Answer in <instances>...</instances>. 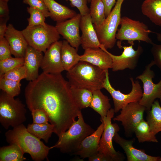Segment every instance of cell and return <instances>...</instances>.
<instances>
[{
	"label": "cell",
	"mask_w": 161,
	"mask_h": 161,
	"mask_svg": "<svg viewBox=\"0 0 161 161\" xmlns=\"http://www.w3.org/2000/svg\"><path fill=\"white\" fill-rule=\"evenodd\" d=\"M24 96L31 112L37 109L45 112L58 137L69 128L81 112L73 97L69 82L61 73L43 72L29 82Z\"/></svg>",
	"instance_id": "6da1fadb"
},
{
	"label": "cell",
	"mask_w": 161,
	"mask_h": 161,
	"mask_svg": "<svg viewBox=\"0 0 161 161\" xmlns=\"http://www.w3.org/2000/svg\"><path fill=\"white\" fill-rule=\"evenodd\" d=\"M106 70L88 62L80 61L67 71L66 77L71 86L85 89L92 92L103 88Z\"/></svg>",
	"instance_id": "7a4b0ae2"
},
{
	"label": "cell",
	"mask_w": 161,
	"mask_h": 161,
	"mask_svg": "<svg viewBox=\"0 0 161 161\" xmlns=\"http://www.w3.org/2000/svg\"><path fill=\"white\" fill-rule=\"evenodd\" d=\"M5 137L8 143L17 144L23 152L29 154L33 160L42 161L48 159L50 147L29 132L23 124L7 131Z\"/></svg>",
	"instance_id": "3957f363"
},
{
	"label": "cell",
	"mask_w": 161,
	"mask_h": 161,
	"mask_svg": "<svg viewBox=\"0 0 161 161\" xmlns=\"http://www.w3.org/2000/svg\"><path fill=\"white\" fill-rule=\"evenodd\" d=\"M78 117V120L58 137V141L54 145L50 147L51 149L58 148L63 153H74L83 139L95 131L85 122L81 112Z\"/></svg>",
	"instance_id": "277c9868"
},
{
	"label": "cell",
	"mask_w": 161,
	"mask_h": 161,
	"mask_svg": "<svg viewBox=\"0 0 161 161\" xmlns=\"http://www.w3.org/2000/svg\"><path fill=\"white\" fill-rule=\"evenodd\" d=\"M25 105L18 98L15 99L2 91L0 94V123L6 129L14 127L26 120Z\"/></svg>",
	"instance_id": "5b68a950"
},
{
	"label": "cell",
	"mask_w": 161,
	"mask_h": 161,
	"mask_svg": "<svg viewBox=\"0 0 161 161\" xmlns=\"http://www.w3.org/2000/svg\"><path fill=\"white\" fill-rule=\"evenodd\" d=\"M21 31L29 45L44 53L60 38L55 27L47 24L45 26H27Z\"/></svg>",
	"instance_id": "8992f818"
},
{
	"label": "cell",
	"mask_w": 161,
	"mask_h": 161,
	"mask_svg": "<svg viewBox=\"0 0 161 161\" xmlns=\"http://www.w3.org/2000/svg\"><path fill=\"white\" fill-rule=\"evenodd\" d=\"M124 0H117L114 8L100 25L94 26L100 44L106 49H111L116 42V34L120 25L122 5Z\"/></svg>",
	"instance_id": "52a82bcc"
},
{
	"label": "cell",
	"mask_w": 161,
	"mask_h": 161,
	"mask_svg": "<svg viewBox=\"0 0 161 161\" xmlns=\"http://www.w3.org/2000/svg\"><path fill=\"white\" fill-rule=\"evenodd\" d=\"M120 25V27L118 29L116 36L119 41H127L130 44L135 41L151 45L153 43L149 36L153 32L143 22L125 16L121 18Z\"/></svg>",
	"instance_id": "ba28073f"
},
{
	"label": "cell",
	"mask_w": 161,
	"mask_h": 161,
	"mask_svg": "<svg viewBox=\"0 0 161 161\" xmlns=\"http://www.w3.org/2000/svg\"><path fill=\"white\" fill-rule=\"evenodd\" d=\"M154 65L153 60L145 66L142 74L136 77V79L140 80L143 84V95L139 103L144 106L148 111L151 109L156 99H159L161 102V78L157 83H154L152 80L155 74L151 68Z\"/></svg>",
	"instance_id": "9c48e42d"
},
{
	"label": "cell",
	"mask_w": 161,
	"mask_h": 161,
	"mask_svg": "<svg viewBox=\"0 0 161 161\" xmlns=\"http://www.w3.org/2000/svg\"><path fill=\"white\" fill-rule=\"evenodd\" d=\"M130 79L132 86L131 91L128 94L123 93L119 90L115 89L112 86L109 80L108 69L106 70V78L103 86L112 98L115 113L118 112L130 103L139 102L142 97L143 91L139 81H134L132 77L130 78Z\"/></svg>",
	"instance_id": "30bf717a"
},
{
	"label": "cell",
	"mask_w": 161,
	"mask_h": 161,
	"mask_svg": "<svg viewBox=\"0 0 161 161\" xmlns=\"http://www.w3.org/2000/svg\"><path fill=\"white\" fill-rule=\"evenodd\" d=\"M146 108L139 102L130 103L123 108L120 114L114 117L113 120L121 122L126 137L132 136L135 127L143 119Z\"/></svg>",
	"instance_id": "8fae6325"
},
{
	"label": "cell",
	"mask_w": 161,
	"mask_h": 161,
	"mask_svg": "<svg viewBox=\"0 0 161 161\" xmlns=\"http://www.w3.org/2000/svg\"><path fill=\"white\" fill-rule=\"evenodd\" d=\"M134 45L133 42L129 46H123L121 42L118 41L117 46L123 49L122 54L119 55H114L107 51L112 58L113 71H122L127 69L133 70L136 68L143 49L139 43L137 49L135 50L133 47Z\"/></svg>",
	"instance_id": "7c38bea8"
},
{
	"label": "cell",
	"mask_w": 161,
	"mask_h": 161,
	"mask_svg": "<svg viewBox=\"0 0 161 161\" xmlns=\"http://www.w3.org/2000/svg\"><path fill=\"white\" fill-rule=\"evenodd\" d=\"M114 113V109L111 108L101 122L104 123V128L100 141L98 152L118 158L123 161L125 159L124 156L119 151H116L112 144L113 138L120 129L117 123H112Z\"/></svg>",
	"instance_id": "4fadbf2b"
},
{
	"label": "cell",
	"mask_w": 161,
	"mask_h": 161,
	"mask_svg": "<svg viewBox=\"0 0 161 161\" xmlns=\"http://www.w3.org/2000/svg\"><path fill=\"white\" fill-rule=\"evenodd\" d=\"M81 17L80 13L77 14L70 19L57 23L55 26L59 34L77 50L81 45L79 29Z\"/></svg>",
	"instance_id": "5bb4252c"
},
{
	"label": "cell",
	"mask_w": 161,
	"mask_h": 161,
	"mask_svg": "<svg viewBox=\"0 0 161 161\" xmlns=\"http://www.w3.org/2000/svg\"><path fill=\"white\" fill-rule=\"evenodd\" d=\"M62 41H58L51 45L44 53L41 67L43 72L61 74L64 70L61 59Z\"/></svg>",
	"instance_id": "9a60e30c"
},
{
	"label": "cell",
	"mask_w": 161,
	"mask_h": 161,
	"mask_svg": "<svg viewBox=\"0 0 161 161\" xmlns=\"http://www.w3.org/2000/svg\"><path fill=\"white\" fill-rule=\"evenodd\" d=\"M113 140L119 144L126 154L128 161H158L160 157L153 156L146 154L143 150L137 149L134 147L133 144L134 138L129 140L121 137L116 133Z\"/></svg>",
	"instance_id": "2e32d148"
},
{
	"label": "cell",
	"mask_w": 161,
	"mask_h": 161,
	"mask_svg": "<svg viewBox=\"0 0 161 161\" xmlns=\"http://www.w3.org/2000/svg\"><path fill=\"white\" fill-rule=\"evenodd\" d=\"M80 27L82 32L81 45L83 49L101 48L102 45L99 41L89 14L82 16Z\"/></svg>",
	"instance_id": "e0dca14e"
},
{
	"label": "cell",
	"mask_w": 161,
	"mask_h": 161,
	"mask_svg": "<svg viewBox=\"0 0 161 161\" xmlns=\"http://www.w3.org/2000/svg\"><path fill=\"white\" fill-rule=\"evenodd\" d=\"M104 128V123L102 122L96 130L83 139L74 154L84 159L89 158L98 153Z\"/></svg>",
	"instance_id": "ac0fdd59"
},
{
	"label": "cell",
	"mask_w": 161,
	"mask_h": 161,
	"mask_svg": "<svg viewBox=\"0 0 161 161\" xmlns=\"http://www.w3.org/2000/svg\"><path fill=\"white\" fill-rule=\"evenodd\" d=\"M7 26L4 37L9 44L12 55L15 57L24 58L29 45L21 31L16 30L11 24Z\"/></svg>",
	"instance_id": "d6986e66"
},
{
	"label": "cell",
	"mask_w": 161,
	"mask_h": 161,
	"mask_svg": "<svg viewBox=\"0 0 161 161\" xmlns=\"http://www.w3.org/2000/svg\"><path fill=\"white\" fill-rule=\"evenodd\" d=\"M80 61L89 63L104 70L112 68V58L104 47L85 50Z\"/></svg>",
	"instance_id": "ffe728a7"
},
{
	"label": "cell",
	"mask_w": 161,
	"mask_h": 161,
	"mask_svg": "<svg viewBox=\"0 0 161 161\" xmlns=\"http://www.w3.org/2000/svg\"><path fill=\"white\" fill-rule=\"evenodd\" d=\"M43 52L28 46L24 57V66L27 71V80H33L39 76L38 70L43 57Z\"/></svg>",
	"instance_id": "44dd1931"
},
{
	"label": "cell",
	"mask_w": 161,
	"mask_h": 161,
	"mask_svg": "<svg viewBox=\"0 0 161 161\" xmlns=\"http://www.w3.org/2000/svg\"><path fill=\"white\" fill-rule=\"evenodd\" d=\"M44 0L50 13V17L57 23L70 19L77 14L74 10L60 4L55 0Z\"/></svg>",
	"instance_id": "7402d4cb"
},
{
	"label": "cell",
	"mask_w": 161,
	"mask_h": 161,
	"mask_svg": "<svg viewBox=\"0 0 161 161\" xmlns=\"http://www.w3.org/2000/svg\"><path fill=\"white\" fill-rule=\"evenodd\" d=\"M141 10L153 23L161 27V0H144Z\"/></svg>",
	"instance_id": "603a6c76"
},
{
	"label": "cell",
	"mask_w": 161,
	"mask_h": 161,
	"mask_svg": "<svg viewBox=\"0 0 161 161\" xmlns=\"http://www.w3.org/2000/svg\"><path fill=\"white\" fill-rule=\"evenodd\" d=\"M77 51L67 41H62L61 56L64 70L68 71L80 61V55L78 54Z\"/></svg>",
	"instance_id": "cb8c5ba5"
},
{
	"label": "cell",
	"mask_w": 161,
	"mask_h": 161,
	"mask_svg": "<svg viewBox=\"0 0 161 161\" xmlns=\"http://www.w3.org/2000/svg\"><path fill=\"white\" fill-rule=\"evenodd\" d=\"M92 95V100L89 107L100 115L102 122L111 109L110 99L107 96L104 95L100 89L93 91Z\"/></svg>",
	"instance_id": "d4e9b609"
},
{
	"label": "cell",
	"mask_w": 161,
	"mask_h": 161,
	"mask_svg": "<svg viewBox=\"0 0 161 161\" xmlns=\"http://www.w3.org/2000/svg\"><path fill=\"white\" fill-rule=\"evenodd\" d=\"M146 120L154 134L156 135L161 131V106L158 100L154 102L151 109L148 111Z\"/></svg>",
	"instance_id": "484cf974"
},
{
	"label": "cell",
	"mask_w": 161,
	"mask_h": 161,
	"mask_svg": "<svg viewBox=\"0 0 161 161\" xmlns=\"http://www.w3.org/2000/svg\"><path fill=\"white\" fill-rule=\"evenodd\" d=\"M20 147L15 143L0 148V161H24L26 160Z\"/></svg>",
	"instance_id": "4316f807"
},
{
	"label": "cell",
	"mask_w": 161,
	"mask_h": 161,
	"mask_svg": "<svg viewBox=\"0 0 161 161\" xmlns=\"http://www.w3.org/2000/svg\"><path fill=\"white\" fill-rule=\"evenodd\" d=\"M28 131L32 134L47 143L54 132V126L48 123L44 124L32 123L29 124L27 127Z\"/></svg>",
	"instance_id": "83f0119b"
},
{
	"label": "cell",
	"mask_w": 161,
	"mask_h": 161,
	"mask_svg": "<svg viewBox=\"0 0 161 161\" xmlns=\"http://www.w3.org/2000/svg\"><path fill=\"white\" fill-rule=\"evenodd\" d=\"M74 99L78 108L82 109L89 107L92 98V92L85 89L70 86Z\"/></svg>",
	"instance_id": "f1b7e54d"
},
{
	"label": "cell",
	"mask_w": 161,
	"mask_h": 161,
	"mask_svg": "<svg viewBox=\"0 0 161 161\" xmlns=\"http://www.w3.org/2000/svg\"><path fill=\"white\" fill-rule=\"evenodd\" d=\"M134 133L139 143L158 142L156 135L151 132L148 123L144 119L135 126L134 130Z\"/></svg>",
	"instance_id": "f546056e"
},
{
	"label": "cell",
	"mask_w": 161,
	"mask_h": 161,
	"mask_svg": "<svg viewBox=\"0 0 161 161\" xmlns=\"http://www.w3.org/2000/svg\"><path fill=\"white\" fill-rule=\"evenodd\" d=\"M89 8V14L94 26L101 24L106 16L104 4L102 0H91Z\"/></svg>",
	"instance_id": "4dcf8cb0"
},
{
	"label": "cell",
	"mask_w": 161,
	"mask_h": 161,
	"mask_svg": "<svg viewBox=\"0 0 161 161\" xmlns=\"http://www.w3.org/2000/svg\"><path fill=\"white\" fill-rule=\"evenodd\" d=\"M21 86L20 81L0 77V89L11 97H14L20 94Z\"/></svg>",
	"instance_id": "1f68e13d"
},
{
	"label": "cell",
	"mask_w": 161,
	"mask_h": 161,
	"mask_svg": "<svg viewBox=\"0 0 161 161\" xmlns=\"http://www.w3.org/2000/svg\"><path fill=\"white\" fill-rule=\"evenodd\" d=\"M24 59L12 57L0 60V77L13 68L24 65Z\"/></svg>",
	"instance_id": "d6a6232c"
},
{
	"label": "cell",
	"mask_w": 161,
	"mask_h": 161,
	"mask_svg": "<svg viewBox=\"0 0 161 161\" xmlns=\"http://www.w3.org/2000/svg\"><path fill=\"white\" fill-rule=\"evenodd\" d=\"M27 11L30 15L27 18L28 26L33 27L38 25L45 26L47 24L45 22L46 17L41 11L31 7L27 8Z\"/></svg>",
	"instance_id": "836d02e7"
},
{
	"label": "cell",
	"mask_w": 161,
	"mask_h": 161,
	"mask_svg": "<svg viewBox=\"0 0 161 161\" xmlns=\"http://www.w3.org/2000/svg\"><path fill=\"white\" fill-rule=\"evenodd\" d=\"M27 76L26 69L24 66L16 67L6 72L0 77L16 81L26 79Z\"/></svg>",
	"instance_id": "e575fe53"
},
{
	"label": "cell",
	"mask_w": 161,
	"mask_h": 161,
	"mask_svg": "<svg viewBox=\"0 0 161 161\" xmlns=\"http://www.w3.org/2000/svg\"><path fill=\"white\" fill-rule=\"evenodd\" d=\"M24 3L41 12L46 17L50 16V13L44 0H23Z\"/></svg>",
	"instance_id": "d590c367"
},
{
	"label": "cell",
	"mask_w": 161,
	"mask_h": 161,
	"mask_svg": "<svg viewBox=\"0 0 161 161\" xmlns=\"http://www.w3.org/2000/svg\"><path fill=\"white\" fill-rule=\"evenodd\" d=\"M33 123L44 124L48 123V116L45 111L41 109H35L31 111Z\"/></svg>",
	"instance_id": "8d00e7d4"
},
{
	"label": "cell",
	"mask_w": 161,
	"mask_h": 161,
	"mask_svg": "<svg viewBox=\"0 0 161 161\" xmlns=\"http://www.w3.org/2000/svg\"><path fill=\"white\" fill-rule=\"evenodd\" d=\"M70 2L72 7H76L79 11L82 16L89 13V8L87 5V0H66Z\"/></svg>",
	"instance_id": "74e56055"
},
{
	"label": "cell",
	"mask_w": 161,
	"mask_h": 161,
	"mask_svg": "<svg viewBox=\"0 0 161 161\" xmlns=\"http://www.w3.org/2000/svg\"><path fill=\"white\" fill-rule=\"evenodd\" d=\"M9 44L5 37L0 38V60L12 57Z\"/></svg>",
	"instance_id": "f35d334b"
},
{
	"label": "cell",
	"mask_w": 161,
	"mask_h": 161,
	"mask_svg": "<svg viewBox=\"0 0 161 161\" xmlns=\"http://www.w3.org/2000/svg\"><path fill=\"white\" fill-rule=\"evenodd\" d=\"M151 49V52L154 58L153 60L156 65L161 70V44L153 43Z\"/></svg>",
	"instance_id": "ab89813d"
},
{
	"label": "cell",
	"mask_w": 161,
	"mask_h": 161,
	"mask_svg": "<svg viewBox=\"0 0 161 161\" xmlns=\"http://www.w3.org/2000/svg\"><path fill=\"white\" fill-rule=\"evenodd\" d=\"M89 161H120V158L110 155L98 152L96 154L89 158Z\"/></svg>",
	"instance_id": "60d3db41"
},
{
	"label": "cell",
	"mask_w": 161,
	"mask_h": 161,
	"mask_svg": "<svg viewBox=\"0 0 161 161\" xmlns=\"http://www.w3.org/2000/svg\"><path fill=\"white\" fill-rule=\"evenodd\" d=\"M7 2L6 0H0V18H9Z\"/></svg>",
	"instance_id": "b9f144b4"
},
{
	"label": "cell",
	"mask_w": 161,
	"mask_h": 161,
	"mask_svg": "<svg viewBox=\"0 0 161 161\" xmlns=\"http://www.w3.org/2000/svg\"><path fill=\"white\" fill-rule=\"evenodd\" d=\"M105 6L106 17L109 15L116 3V0H102Z\"/></svg>",
	"instance_id": "7bdbcfd3"
},
{
	"label": "cell",
	"mask_w": 161,
	"mask_h": 161,
	"mask_svg": "<svg viewBox=\"0 0 161 161\" xmlns=\"http://www.w3.org/2000/svg\"><path fill=\"white\" fill-rule=\"evenodd\" d=\"M9 18H0V38L4 37L7 29L6 23Z\"/></svg>",
	"instance_id": "ee69618b"
},
{
	"label": "cell",
	"mask_w": 161,
	"mask_h": 161,
	"mask_svg": "<svg viewBox=\"0 0 161 161\" xmlns=\"http://www.w3.org/2000/svg\"><path fill=\"white\" fill-rule=\"evenodd\" d=\"M156 34L157 40L161 42V33L154 32Z\"/></svg>",
	"instance_id": "f6af8a7d"
},
{
	"label": "cell",
	"mask_w": 161,
	"mask_h": 161,
	"mask_svg": "<svg viewBox=\"0 0 161 161\" xmlns=\"http://www.w3.org/2000/svg\"><path fill=\"white\" fill-rule=\"evenodd\" d=\"M158 161H161V157H160Z\"/></svg>",
	"instance_id": "bcb514c9"
},
{
	"label": "cell",
	"mask_w": 161,
	"mask_h": 161,
	"mask_svg": "<svg viewBox=\"0 0 161 161\" xmlns=\"http://www.w3.org/2000/svg\"><path fill=\"white\" fill-rule=\"evenodd\" d=\"M91 0H87V2L89 3L90 2Z\"/></svg>",
	"instance_id": "7dc6e473"
},
{
	"label": "cell",
	"mask_w": 161,
	"mask_h": 161,
	"mask_svg": "<svg viewBox=\"0 0 161 161\" xmlns=\"http://www.w3.org/2000/svg\"><path fill=\"white\" fill-rule=\"evenodd\" d=\"M6 0L8 2L9 1V0Z\"/></svg>",
	"instance_id": "c3c4849f"
}]
</instances>
